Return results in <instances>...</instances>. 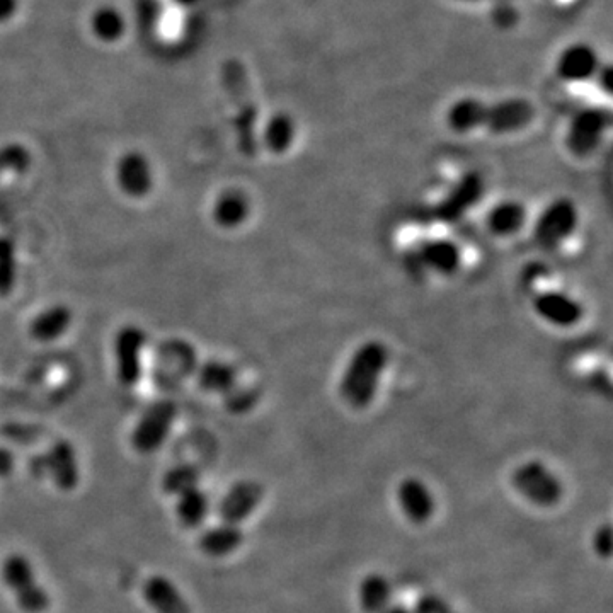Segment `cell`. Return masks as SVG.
I'll return each instance as SVG.
<instances>
[{
    "label": "cell",
    "mask_w": 613,
    "mask_h": 613,
    "mask_svg": "<svg viewBox=\"0 0 613 613\" xmlns=\"http://www.w3.org/2000/svg\"><path fill=\"white\" fill-rule=\"evenodd\" d=\"M419 261L438 275H453L462 266V251L457 242L448 239H430L419 247Z\"/></svg>",
    "instance_id": "ac0fdd59"
},
{
    "label": "cell",
    "mask_w": 613,
    "mask_h": 613,
    "mask_svg": "<svg viewBox=\"0 0 613 613\" xmlns=\"http://www.w3.org/2000/svg\"><path fill=\"white\" fill-rule=\"evenodd\" d=\"M535 118V108L528 99L506 98L494 103L462 98L447 109V125L452 132L469 133L477 128L494 135L522 132Z\"/></svg>",
    "instance_id": "6da1fadb"
},
{
    "label": "cell",
    "mask_w": 613,
    "mask_h": 613,
    "mask_svg": "<svg viewBox=\"0 0 613 613\" xmlns=\"http://www.w3.org/2000/svg\"><path fill=\"white\" fill-rule=\"evenodd\" d=\"M596 84L600 89L610 94L612 92L613 70L610 65H602L595 75Z\"/></svg>",
    "instance_id": "d590c367"
},
{
    "label": "cell",
    "mask_w": 613,
    "mask_h": 613,
    "mask_svg": "<svg viewBox=\"0 0 613 613\" xmlns=\"http://www.w3.org/2000/svg\"><path fill=\"white\" fill-rule=\"evenodd\" d=\"M447 613H457V612H455V610H453V608H450V610H448Z\"/></svg>",
    "instance_id": "b9f144b4"
},
{
    "label": "cell",
    "mask_w": 613,
    "mask_h": 613,
    "mask_svg": "<svg viewBox=\"0 0 613 613\" xmlns=\"http://www.w3.org/2000/svg\"><path fill=\"white\" fill-rule=\"evenodd\" d=\"M19 9V0H0V24L11 21Z\"/></svg>",
    "instance_id": "8d00e7d4"
},
{
    "label": "cell",
    "mask_w": 613,
    "mask_h": 613,
    "mask_svg": "<svg viewBox=\"0 0 613 613\" xmlns=\"http://www.w3.org/2000/svg\"><path fill=\"white\" fill-rule=\"evenodd\" d=\"M600 67H602L600 55L588 43H573L566 46L556 60L557 75L566 82L590 81Z\"/></svg>",
    "instance_id": "9a60e30c"
},
{
    "label": "cell",
    "mask_w": 613,
    "mask_h": 613,
    "mask_svg": "<svg viewBox=\"0 0 613 613\" xmlns=\"http://www.w3.org/2000/svg\"><path fill=\"white\" fill-rule=\"evenodd\" d=\"M46 476L52 477L55 486L65 493L74 491L81 481L79 460L72 443L58 440L45 453Z\"/></svg>",
    "instance_id": "2e32d148"
},
{
    "label": "cell",
    "mask_w": 613,
    "mask_h": 613,
    "mask_svg": "<svg viewBox=\"0 0 613 613\" xmlns=\"http://www.w3.org/2000/svg\"><path fill=\"white\" fill-rule=\"evenodd\" d=\"M486 183L479 172H465L436 207V217L445 224H455L484 198Z\"/></svg>",
    "instance_id": "30bf717a"
},
{
    "label": "cell",
    "mask_w": 613,
    "mask_h": 613,
    "mask_svg": "<svg viewBox=\"0 0 613 613\" xmlns=\"http://www.w3.org/2000/svg\"><path fill=\"white\" fill-rule=\"evenodd\" d=\"M258 392L254 389H241L235 385L234 389L224 396L225 409L232 414H246L258 404Z\"/></svg>",
    "instance_id": "4dcf8cb0"
},
{
    "label": "cell",
    "mask_w": 613,
    "mask_h": 613,
    "mask_svg": "<svg viewBox=\"0 0 613 613\" xmlns=\"http://www.w3.org/2000/svg\"><path fill=\"white\" fill-rule=\"evenodd\" d=\"M297 137V125L288 113H275L263 128V144L271 154H285Z\"/></svg>",
    "instance_id": "484cf974"
},
{
    "label": "cell",
    "mask_w": 613,
    "mask_h": 613,
    "mask_svg": "<svg viewBox=\"0 0 613 613\" xmlns=\"http://www.w3.org/2000/svg\"><path fill=\"white\" fill-rule=\"evenodd\" d=\"M201 472L196 465L178 464L167 470L162 477V491L169 496H179L191 487L200 484Z\"/></svg>",
    "instance_id": "83f0119b"
},
{
    "label": "cell",
    "mask_w": 613,
    "mask_h": 613,
    "mask_svg": "<svg viewBox=\"0 0 613 613\" xmlns=\"http://www.w3.org/2000/svg\"><path fill=\"white\" fill-rule=\"evenodd\" d=\"M251 215V200L241 190H225L213 203V222L224 230L239 229Z\"/></svg>",
    "instance_id": "ffe728a7"
},
{
    "label": "cell",
    "mask_w": 613,
    "mask_h": 613,
    "mask_svg": "<svg viewBox=\"0 0 613 613\" xmlns=\"http://www.w3.org/2000/svg\"><path fill=\"white\" fill-rule=\"evenodd\" d=\"M91 31L96 38L106 43H115L127 31V21L116 7L101 6L92 12Z\"/></svg>",
    "instance_id": "4316f807"
},
{
    "label": "cell",
    "mask_w": 613,
    "mask_h": 613,
    "mask_svg": "<svg viewBox=\"0 0 613 613\" xmlns=\"http://www.w3.org/2000/svg\"><path fill=\"white\" fill-rule=\"evenodd\" d=\"M397 503L402 515L414 525H424L435 515V496L431 493L430 486L418 477H406L399 482Z\"/></svg>",
    "instance_id": "5bb4252c"
},
{
    "label": "cell",
    "mask_w": 613,
    "mask_h": 613,
    "mask_svg": "<svg viewBox=\"0 0 613 613\" xmlns=\"http://www.w3.org/2000/svg\"><path fill=\"white\" fill-rule=\"evenodd\" d=\"M31 167V152L23 144H12L0 147V176L12 172V174H24Z\"/></svg>",
    "instance_id": "f546056e"
},
{
    "label": "cell",
    "mask_w": 613,
    "mask_h": 613,
    "mask_svg": "<svg viewBox=\"0 0 613 613\" xmlns=\"http://www.w3.org/2000/svg\"><path fill=\"white\" fill-rule=\"evenodd\" d=\"M518 18H520L518 9L511 4L510 0H499L491 12L493 23L501 29L513 28L518 23Z\"/></svg>",
    "instance_id": "d6a6232c"
},
{
    "label": "cell",
    "mask_w": 613,
    "mask_h": 613,
    "mask_svg": "<svg viewBox=\"0 0 613 613\" xmlns=\"http://www.w3.org/2000/svg\"><path fill=\"white\" fill-rule=\"evenodd\" d=\"M511 486L537 508H554L564 498V484L542 460H527L511 472Z\"/></svg>",
    "instance_id": "277c9868"
},
{
    "label": "cell",
    "mask_w": 613,
    "mask_h": 613,
    "mask_svg": "<svg viewBox=\"0 0 613 613\" xmlns=\"http://www.w3.org/2000/svg\"><path fill=\"white\" fill-rule=\"evenodd\" d=\"M147 336L137 326L121 327L115 338L116 377L123 387H135L142 379V355Z\"/></svg>",
    "instance_id": "9c48e42d"
},
{
    "label": "cell",
    "mask_w": 613,
    "mask_h": 613,
    "mask_svg": "<svg viewBox=\"0 0 613 613\" xmlns=\"http://www.w3.org/2000/svg\"><path fill=\"white\" fill-rule=\"evenodd\" d=\"M142 593L155 613H191L190 603L167 576L154 574L145 579Z\"/></svg>",
    "instance_id": "e0dca14e"
},
{
    "label": "cell",
    "mask_w": 613,
    "mask_h": 613,
    "mask_svg": "<svg viewBox=\"0 0 613 613\" xmlns=\"http://www.w3.org/2000/svg\"><path fill=\"white\" fill-rule=\"evenodd\" d=\"M244 532L239 525L220 522L208 527L198 537V547L208 557H227L241 549Z\"/></svg>",
    "instance_id": "d6986e66"
},
{
    "label": "cell",
    "mask_w": 613,
    "mask_h": 613,
    "mask_svg": "<svg viewBox=\"0 0 613 613\" xmlns=\"http://www.w3.org/2000/svg\"><path fill=\"white\" fill-rule=\"evenodd\" d=\"M116 183L128 198H145L154 188V171L149 159L137 150L121 155L116 164Z\"/></svg>",
    "instance_id": "7c38bea8"
},
{
    "label": "cell",
    "mask_w": 613,
    "mask_h": 613,
    "mask_svg": "<svg viewBox=\"0 0 613 613\" xmlns=\"http://www.w3.org/2000/svg\"><path fill=\"white\" fill-rule=\"evenodd\" d=\"M212 511V503L205 491H201L200 486L191 487L188 491L176 496V516L178 522L184 528H200L207 522L208 515Z\"/></svg>",
    "instance_id": "603a6c76"
},
{
    "label": "cell",
    "mask_w": 613,
    "mask_h": 613,
    "mask_svg": "<svg viewBox=\"0 0 613 613\" xmlns=\"http://www.w3.org/2000/svg\"><path fill=\"white\" fill-rule=\"evenodd\" d=\"M178 418V407L172 401H159L142 414L133 428L132 447L135 452L150 455L166 443L174 421Z\"/></svg>",
    "instance_id": "ba28073f"
},
{
    "label": "cell",
    "mask_w": 613,
    "mask_h": 613,
    "mask_svg": "<svg viewBox=\"0 0 613 613\" xmlns=\"http://www.w3.org/2000/svg\"><path fill=\"white\" fill-rule=\"evenodd\" d=\"M2 579L26 613H43L50 607V595L36 579L35 568L23 554H11L2 564Z\"/></svg>",
    "instance_id": "5b68a950"
},
{
    "label": "cell",
    "mask_w": 613,
    "mask_h": 613,
    "mask_svg": "<svg viewBox=\"0 0 613 613\" xmlns=\"http://www.w3.org/2000/svg\"><path fill=\"white\" fill-rule=\"evenodd\" d=\"M382 613H416L413 607L404 605V603H390L389 607L385 608Z\"/></svg>",
    "instance_id": "f35d334b"
},
{
    "label": "cell",
    "mask_w": 613,
    "mask_h": 613,
    "mask_svg": "<svg viewBox=\"0 0 613 613\" xmlns=\"http://www.w3.org/2000/svg\"><path fill=\"white\" fill-rule=\"evenodd\" d=\"M72 310L67 305H52L31 321L29 334L38 343H52L62 338L72 326Z\"/></svg>",
    "instance_id": "7402d4cb"
},
{
    "label": "cell",
    "mask_w": 613,
    "mask_h": 613,
    "mask_svg": "<svg viewBox=\"0 0 613 613\" xmlns=\"http://www.w3.org/2000/svg\"><path fill=\"white\" fill-rule=\"evenodd\" d=\"M612 127V113L607 108L579 109L566 130V149L569 154L586 159L602 144L605 133Z\"/></svg>",
    "instance_id": "52a82bcc"
},
{
    "label": "cell",
    "mask_w": 613,
    "mask_h": 613,
    "mask_svg": "<svg viewBox=\"0 0 613 613\" xmlns=\"http://www.w3.org/2000/svg\"><path fill=\"white\" fill-rule=\"evenodd\" d=\"M528 213L523 203L505 200L496 203L486 215V227L496 237H511L527 225Z\"/></svg>",
    "instance_id": "44dd1931"
},
{
    "label": "cell",
    "mask_w": 613,
    "mask_h": 613,
    "mask_svg": "<svg viewBox=\"0 0 613 613\" xmlns=\"http://www.w3.org/2000/svg\"><path fill=\"white\" fill-rule=\"evenodd\" d=\"M220 74H222V86L229 96L230 103L234 104V127L239 149L246 157H253L258 150V135H256L258 108L249 86L246 67L239 60L230 58L225 60Z\"/></svg>",
    "instance_id": "3957f363"
},
{
    "label": "cell",
    "mask_w": 613,
    "mask_h": 613,
    "mask_svg": "<svg viewBox=\"0 0 613 613\" xmlns=\"http://www.w3.org/2000/svg\"><path fill=\"white\" fill-rule=\"evenodd\" d=\"M460 2H482V0H460Z\"/></svg>",
    "instance_id": "60d3db41"
},
{
    "label": "cell",
    "mask_w": 613,
    "mask_h": 613,
    "mask_svg": "<svg viewBox=\"0 0 613 613\" xmlns=\"http://www.w3.org/2000/svg\"><path fill=\"white\" fill-rule=\"evenodd\" d=\"M196 379H198L201 390L210 392V394L225 396L237 385L239 375H237L235 367L225 363V361L208 360L198 368Z\"/></svg>",
    "instance_id": "d4e9b609"
},
{
    "label": "cell",
    "mask_w": 613,
    "mask_h": 613,
    "mask_svg": "<svg viewBox=\"0 0 613 613\" xmlns=\"http://www.w3.org/2000/svg\"><path fill=\"white\" fill-rule=\"evenodd\" d=\"M16 467V455L9 448H0V479L11 476Z\"/></svg>",
    "instance_id": "e575fe53"
},
{
    "label": "cell",
    "mask_w": 613,
    "mask_h": 613,
    "mask_svg": "<svg viewBox=\"0 0 613 613\" xmlns=\"http://www.w3.org/2000/svg\"><path fill=\"white\" fill-rule=\"evenodd\" d=\"M392 585L384 574L370 573L358 585V605L363 613H382L392 603Z\"/></svg>",
    "instance_id": "cb8c5ba5"
},
{
    "label": "cell",
    "mask_w": 613,
    "mask_h": 613,
    "mask_svg": "<svg viewBox=\"0 0 613 613\" xmlns=\"http://www.w3.org/2000/svg\"><path fill=\"white\" fill-rule=\"evenodd\" d=\"M578 225L576 203L569 198H556L542 210L533 225V239L545 251H554L573 237Z\"/></svg>",
    "instance_id": "8992f818"
},
{
    "label": "cell",
    "mask_w": 613,
    "mask_h": 613,
    "mask_svg": "<svg viewBox=\"0 0 613 613\" xmlns=\"http://www.w3.org/2000/svg\"><path fill=\"white\" fill-rule=\"evenodd\" d=\"M263 498L264 489L259 482L253 479L234 482L218 503V518L220 522L241 527V523L247 522L254 511L258 510Z\"/></svg>",
    "instance_id": "8fae6325"
},
{
    "label": "cell",
    "mask_w": 613,
    "mask_h": 613,
    "mask_svg": "<svg viewBox=\"0 0 613 613\" xmlns=\"http://www.w3.org/2000/svg\"><path fill=\"white\" fill-rule=\"evenodd\" d=\"M174 2H178L179 6H193L198 0H174Z\"/></svg>",
    "instance_id": "ab89813d"
},
{
    "label": "cell",
    "mask_w": 613,
    "mask_h": 613,
    "mask_svg": "<svg viewBox=\"0 0 613 613\" xmlns=\"http://www.w3.org/2000/svg\"><path fill=\"white\" fill-rule=\"evenodd\" d=\"M16 273L18 263L14 242L6 235H0V297H7L14 290Z\"/></svg>",
    "instance_id": "f1b7e54d"
},
{
    "label": "cell",
    "mask_w": 613,
    "mask_h": 613,
    "mask_svg": "<svg viewBox=\"0 0 613 613\" xmlns=\"http://www.w3.org/2000/svg\"><path fill=\"white\" fill-rule=\"evenodd\" d=\"M591 547L600 559H610L613 547V532L610 523H603L596 528L593 539H591Z\"/></svg>",
    "instance_id": "1f68e13d"
},
{
    "label": "cell",
    "mask_w": 613,
    "mask_h": 613,
    "mask_svg": "<svg viewBox=\"0 0 613 613\" xmlns=\"http://www.w3.org/2000/svg\"><path fill=\"white\" fill-rule=\"evenodd\" d=\"M533 310L550 326L573 327L583 321L585 309L576 298L559 290H545L533 298Z\"/></svg>",
    "instance_id": "4fadbf2b"
},
{
    "label": "cell",
    "mask_w": 613,
    "mask_h": 613,
    "mask_svg": "<svg viewBox=\"0 0 613 613\" xmlns=\"http://www.w3.org/2000/svg\"><path fill=\"white\" fill-rule=\"evenodd\" d=\"M413 608L416 613H447L452 607L438 593H423L416 600Z\"/></svg>",
    "instance_id": "836d02e7"
},
{
    "label": "cell",
    "mask_w": 613,
    "mask_h": 613,
    "mask_svg": "<svg viewBox=\"0 0 613 613\" xmlns=\"http://www.w3.org/2000/svg\"><path fill=\"white\" fill-rule=\"evenodd\" d=\"M390 351L382 341L360 344L339 380V396L355 409L368 407L379 392L380 380L389 367Z\"/></svg>",
    "instance_id": "7a4b0ae2"
},
{
    "label": "cell",
    "mask_w": 613,
    "mask_h": 613,
    "mask_svg": "<svg viewBox=\"0 0 613 613\" xmlns=\"http://www.w3.org/2000/svg\"><path fill=\"white\" fill-rule=\"evenodd\" d=\"M31 472L38 477L46 476L45 455H35L31 459Z\"/></svg>",
    "instance_id": "74e56055"
}]
</instances>
